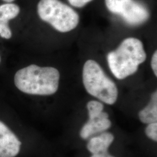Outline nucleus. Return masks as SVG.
I'll list each match as a JSON object with an SVG mask.
<instances>
[{"label":"nucleus","instance_id":"2eb2a0df","mask_svg":"<svg viewBox=\"0 0 157 157\" xmlns=\"http://www.w3.org/2000/svg\"><path fill=\"white\" fill-rule=\"evenodd\" d=\"M152 69L155 76H157V51H155L152 56L151 59Z\"/></svg>","mask_w":157,"mask_h":157},{"label":"nucleus","instance_id":"9b49d317","mask_svg":"<svg viewBox=\"0 0 157 157\" xmlns=\"http://www.w3.org/2000/svg\"><path fill=\"white\" fill-rule=\"evenodd\" d=\"M87 108L89 118H96L100 115L101 112L104 111L103 104L100 102L95 100L88 102L87 104Z\"/></svg>","mask_w":157,"mask_h":157},{"label":"nucleus","instance_id":"f03ea898","mask_svg":"<svg viewBox=\"0 0 157 157\" xmlns=\"http://www.w3.org/2000/svg\"><path fill=\"white\" fill-rule=\"evenodd\" d=\"M146 57L140 40L129 37L124 40L116 50L108 54L107 61L112 74L122 80L136 73Z\"/></svg>","mask_w":157,"mask_h":157},{"label":"nucleus","instance_id":"ddd939ff","mask_svg":"<svg viewBox=\"0 0 157 157\" xmlns=\"http://www.w3.org/2000/svg\"><path fill=\"white\" fill-rule=\"evenodd\" d=\"M11 30L9 27V22L0 21V36L6 39H10L12 37Z\"/></svg>","mask_w":157,"mask_h":157},{"label":"nucleus","instance_id":"423d86ee","mask_svg":"<svg viewBox=\"0 0 157 157\" xmlns=\"http://www.w3.org/2000/svg\"><path fill=\"white\" fill-rule=\"evenodd\" d=\"M21 142L6 124L0 121V157H15L19 154Z\"/></svg>","mask_w":157,"mask_h":157},{"label":"nucleus","instance_id":"dca6fc26","mask_svg":"<svg viewBox=\"0 0 157 157\" xmlns=\"http://www.w3.org/2000/svg\"><path fill=\"white\" fill-rule=\"evenodd\" d=\"M108 154V153H107ZM107 154L104 153H97V154H93L90 157H105Z\"/></svg>","mask_w":157,"mask_h":157},{"label":"nucleus","instance_id":"0eeeda50","mask_svg":"<svg viewBox=\"0 0 157 157\" xmlns=\"http://www.w3.org/2000/svg\"><path fill=\"white\" fill-rule=\"evenodd\" d=\"M111 126L112 123L109 119V115L102 111L97 117L89 119L81 128L80 136L83 139H87L93 135L106 131Z\"/></svg>","mask_w":157,"mask_h":157},{"label":"nucleus","instance_id":"a211bd4d","mask_svg":"<svg viewBox=\"0 0 157 157\" xmlns=\"http://www.w3.org/2000/svg\"><path fill=\"white\" fill-rule=\"evenodd\" d=\"M114 157V156H113V155H111V154H109V153H108L107 154V155H106V157Z\"/></svg>","mask_w":157,"mask_h":157},{"label":"nucleus","instance_id":"6ab92c4d","mask_svg":"<svg viewBox=\"0 0 157 157\" xmlns=\"http://www.w3.org/2000/svg\"><path fill=\"white\" fill-rule=\"evenodd\" d=\"M1 56H0V63H1Z\"/></svg>","mask_w":157,"mask_h":157},{"label":"nucleus","instance_id":"20e7f679","mask_svg":"<svg viewBox=\"0 0 157 157\" xmlns=\"http://www.w3.org/2000/svg\"><path fill=\"white\" fill-rule=\"evenodd\" d=\"M37 13L41 20L62 33L72 30L79 22L78 13L59 0H40Z\"/></svg>","mask_w":157,"mask_h":157},{"label":"nucleus","instance_id":"f257e3e1","mask_svg":"<svg viewBox=\"0 0 157 157\" xmlns=\"http://www.w3.org/2000/svg\"><path fill=\"white\" fill-rule=\"evenodd\" d=\"M59 78V72L55 67H40L33 64L17 71L14 83L24 93L50 95L57 91Z\"/></svg>","mask_w":157,"mask_h":157},{"label":"nucleus","instance_id":"f3484780","mask_svg":"<svg viewBox=\"0 0 157 157\" xmlns=\"http://www.w3.org/2000/svg\"><path fill=\"white\" fill-rule=\"evenodd\" d=\"M2 1H4V2H7V3H10V2H12L14 1L15 0H2Z\"/></svg>","mask_w":157,"mask_h":157},{"label":"nucleus","instance_id":"6e6552de","mask_svg":"<svg viewBox=\"0 0 157 157\" xmlns=\"http://www.w3.org/2000/svg\"><path fill=\"white\" fill-rule=\"evenodd\" d=\"M114 141V136L110 132H103L90 139L87 144L88 151L93 154L108 153V149Z\"/></svg>","mask_w":157,"mask_h":157},{"label":"nucleus","instance_id":"9d476101","mask_svg":"<svg viewBox=\"0 0 157 157\" xmlns=\"http://www.w3.org/2000/svg\"><path fill=\"white\" fill-rule=\"evenodd\" d=\"M20 13L19 6L13 3H6L0 6V21H8L17 17Z\"/></svg>","mask_w":157,"mask_h":157},{"label":"nucleus","instance_id":"1a4fd4ad","mask_svg":"<svg viewBox=\"0 0 157 157\" xmlns=\"http://www.w3.org/2000/svg\"><path fill=\"white\" fill-rule=\"evenodd\" d=\"M139 118L143 124H149L157 122V92L152 94L151 100L146 107L139 113Z\"/></svg>","mask_w":157,"mask_h":157},{"label":"nucleus","instance_id":"39448f33","mask_svg":"<svg viewBox=\"0 0 157 157\" xmlns=\"http://www.w3.org/2000/svg\"><path fill=\"white\" fill-rule=\"evenodd\" d=\"M108 10L132 26L140 25L149 19L150 12L144 4L135 0H105Z\"/></svg>","mask_w":157,"mask_h":157},{"label":"nucleus","instance_id":"7ed1b4c3","mask_svg":"<svg viewBox=\"0 0 157 157\" xmlns=\"http://www.w3.org/2000/svg\"><path fill=\"white\" fill-rule=\"evenodd\" d=\"M83 82L87 93L102 102L113 105L117 100V85L107 76L95 61L90 59L85 62L83 69Z\"/></svg>","mask_w":157,"mask_h":157},{"label":"nucleus","instance_id":"4468645a","mask_svg":"<svg viewBox=\"0 0 157 157\" xmlns=\"http://www.w3.org/2000/svg\"><path fill=\"white\" fill-rule=\"evenodd\" d=\"M71 6L76 8H82L93 0H67Z\"/></svg>","mask_w":157,"mask_h":157},{"label":"nucleus","instance_id":"f8f14e48","mask_svg":"<svg viewBox=\"0 0 157 157\" xmlns=\"http://www.w3.org/2000/svg\"><path fill=\"white\" fill-rule=\"evenodd\" d=\"M146 136L152 141H157V123H151L147 124L145 129Z\"/></svg>","mask_w":157,"mask_h":157}]
</instances>
